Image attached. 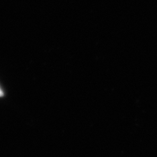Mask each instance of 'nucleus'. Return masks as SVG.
<instances>
[{"mask_svg": "<svg viewBox=\"0 0 157 157\" xmlns=\"http://www.w3.org/2000/svg\"><path fill=\"white\" fill-rule=\"evenodd\" d=\"M4 95V93H3V90H2V88L0 87V97H2Z\"/></svg>", "mask_w": 157, "mask_h": 157, "instance_id": "obj_1", "label": "nucleus"}]
</instances>
